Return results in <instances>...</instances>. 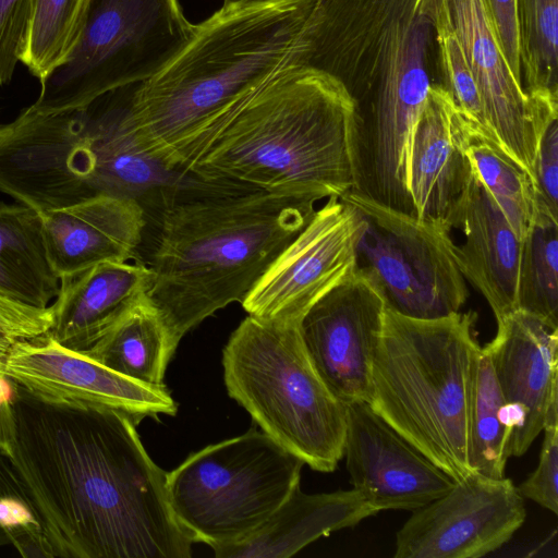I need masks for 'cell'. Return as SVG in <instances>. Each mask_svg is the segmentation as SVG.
Masks as SVG:
<instances>
[{
	"mask_svg": "<svg viewBox=\"0 0 558 558\" xmlns=\"http://www.w3.org/2000/svg\"><path fill=\"white\" fill-rule=\"evenodd\" d=\"M14 386V440L0 457V481L34 512L45 557H191L167 472L130 415L46 402Z\"/></svg>",
	"mask_w": 558,
	"mask_h": 558,
	"instance_id": "1",
	"label": "cell"
},
{
	"mask_svg": "<svg viewBox=\"0 0 558 558\" xmlns=\"http://www.w3.org/2000/svg\"><path fill=\"white\" fill-rule=\"evenodd\" d=\"M175 168L318 202L361 191L357 105L332 76L286 69L193 132Z\"/></svg>",
	"mask_w": 558,
	"mask_h": 558,
	"instance_id": "2",
	"label": "cell"
},
{
	"mask_svg": "<svg viewBox=\"0 0 558 558\" xmlns=\"http://www.w3.org/2000/svg\"><path fill=\"white\" fill-rule=\"evenodd\" d=\"M315 198L190 173L155 214L146 298L175 345L217 311L242 302L316 210Z\"/></svg>",
	"mask_w": 558,
	"mask_h": 558,
	"instance_id": "3",
	"label": "cell"
},
{
	"mask_svg": "<svg viewBox=\"0 0 558 558\" xmlns=\"http://www.w3.org/2000/svg\"><path fill=\"white\" fill-rule=\"evenodd\" d=\"M315 0L221 7L160 72L136 84L126 122L137 145L171 170L184 141L282 72Z\"/></svg>",
	"mask_w": 558,
	"mask_h": 558,
	"instance_id": "4",
	"label": "cell"
},
{
	"mask_svg": "<svg viewBox=\"0 0 558 558\" xmlns=\"http://www.w3.org/2000/svg\"><path fill=\"white\" fill-rule=\"evenodd\" d=\"M135 85L76 108L32 105L0 125V192L39 213L101 195L155 209L186 173L167 168L135 142L126 122Z\"/></svg>",
	"mask_w": 558,
	"mask_h": 558,
	"instance_id": "5",
	"label": "cell"
},
{
	"mask_svg": "<svg viewBox=\"0 0 558 558\" xmlns=\"http://www.w3.org/2000/svg\"><path fill=\"white\" fill-rule=\"evenodd\" d=\"M476 314L417 319L386 307L367 402L454 481L471 474L468 399Z\"/></svg>",
	"mask_w": 558,
	"mask_h": 558,
	"instance_id": "6",
	"label": "cell"
},
{
	"mask_svg": "<svg viewBox=\"0 0 558 558\" xmlns=\"http://www.w3.org/2000/svg\"><path fill=\"white\" fill-rule=\"evenodd\" d=\"M286 69L339 81L357 108L437 83L434 28L421 0H315Z\"/></svg>",
	"mask_w": 558,
	"mask_h": 558,
	"instance_id": "7",
	"label": "cell"
},
{
	"mask_svg": "<svg viewBox=\"0 0 558 558\" xmlns=\"http://www.w3.org/2000/svg\"><path fill=\"white\" fill-rule=\"evenodd\" d=\"M228 393L263 432L319 472L343 458L347 408L328 389L298 325L247 315L222 353Z\"/></svg>",
	"mask_w": 558,
	"mask_h": 558,
	"instance_id": "8",
	"label": "cell"
},
{
	"mask_svg": "<svg viewBox=\"0 0 558 558\" xmlns=\"http://www.w3.org/2000/svg\"><path fill=\"white\" fill-rule=\"evenodd\" d=\"M304 461L255 428L209 445L167 473L171 511L192 542L211 548L258 529L300 485Z\"/></svg>",
	"mask_w": 558,
	"mask_h": 558,
	"instance_id": "9",
	"label": "cell"
},
{
	"mask_svg": "<svg viewBox=\"0 0 558 558\" xmlns=\"http://www.w3.org/2000/svg\"><path fill=\"white\" fill-rule=\"evenodd\" d=\"M196 31L179 0H89L74 51L40 83L33 106L82 107L108 92L145 82L177 57Z\"/></svg>",
	"mask_w": 558,
	"mask_h": 558,
	"instance_id": "10",
	"label": "cell"
},
{
	"mask_svg": "<svg viewBox=\"0 0 558 558\" xmlns=\"http://www.w3.org/2000/svg\"><path fill=\"white\" fill-rule=\"evenodd\" d=\"M341 198L364 218L357 267L375 278L387 308L417 319L460 312L469 292L448 227L387 206L360 191Z\"/></svg>",
	"mask_w": 558,
	"mask_h": 558,
	"instance_id": "11",
	"label": "cell"
},
{
	"mask_svg": "<svg viewBox=\"0 0 558 558\" xmlns=\"http://www.w3.org/2000/svg\"><path fill=\"white\" fill-rule=\"evenodd\" d=\"M361 213L329 197L279 253L241 302L247 315L298 325L310 307L357 268Z\"/></svg>",
	"mask_w": 558,
	"mask_h": 558,
	"instance_id": "12",
	"label": "cell"
},
{
	"mask_svg": "<svg viewBox=\"0 0 558 558\" xmlns=\"http://www.w3.org/2000/svg\"><path fill=\"white\" fill-rule=\"evenodd\" d=\"M524 498L506 477L471 473L413 510L396 537V558H480L524 523Z\"/></svg>",
	"mask_w": 558,
	"mask_h": 558,
	"instance_id": "13",
	"label": "cell"
},
{
	"mask_svg": "<svg viewBox=\"0 0 558 558\" xmlns=\"http://www.w3.org/2000/svg\"><path fill=\"white\" fill-rule=\"evenodd\" d=\"M386 307L375 278L357 267L314 303L298 324L311 363L345 405L367 402Z\"/></svg>",
	"mask_w": 558,
	"mask_h": 558,
	"instance_id": "14",
	"label": "cell"
},
{
	"mask_svg": "<svg viewBox=\"0 0 558 558\" xmlns=\"http://www.w3.org/2000/svg\"><path fill=\"white\" fill-rule=\"evenodd\" d=\"M2 373L43 401L117 410L137 424L147 416H172L178 411L166 386L128 378L64 347L48 332L14 342L4 357Z\"/></svg>",
	"mask_w": 558,
	"mask_h": 558,
	"instance_id": "15",
	"label": "cell"
},
{
	"mask_svg": "<svg viewBox=\"0 0 558 558\" xmlns=\"http://www.w3.org/2000/svg\"><path fill=\"white\" fill-rule=\"evenodd\" d=\"M428 1L461 46L482 98L486 129L532 175L539 137L558 119V108L524 92L505 57L486 0Z\"/></svg>",
	"mask_w": 558,
	"mask_h": 558,
	"instance_id": "16",
	"label": "cell"
},
{
	"mask_svg": "<svg viewBox=\"0 0 558 558\" xmlns=\"http://www.w3.org/2000/svg\"><path fill=\"white\" fill-rule=\"evenodd\" d=\"M345 465L350 482L379 512L416 510L446 494L454 480L373 411L345 405Z\"/></svg>",
	"mask_w": 558,
	"mask_h": 558,
	"instance_id": "17",
	"label": "cell"
},
{
	"mask_svg": "<svg viewBox=\"0 0 558 558\" xmlns=\"http://www.w3.org/2000/svg\"><path fill=\"white\" fill-rule=\"evenodd\" d=\"M497 325L496 336L483 349L512 425L509 457H521L543 430L548 408L558 398V328L521 310Z\"/></svg>",
	"mask_w": 558,
	"mask_h": 558,
	"instance_id": "18",
	"label": "cell"
},
{
	"mask_svg": "<svg viewBox=\"0 0 558 558\" xmlns=\"http://www.w3.org/2000/svg\"><path fill=\"white\" fill-rule=\"evenodd\" d=\"M446 225L462 232L464 242L452 245L456 262L496 320L518 310L522 240L473 171Z\"/></svg>",
	"mask_w": 558,
	"mask_h": 558,
	"instance_id": "19",
	"label": "cell"
},
{
	"mask_svg": "<svg viewBox=\"0 0 558 558\" xmlns=\"http://www.w3.org/2000/svg\"><path fill=\"white\" fill-rule=\"evenodd\" d=\"M40 214L48 256L59 278L105 262L133 260L147 226L138 202L109 195Z\"/></svg>",
	"mask_w": 558,
	"mask_h": 558,
	"instance_id": "20",
	"label": "cell"
},
{
	"mask_svg": "<svg viewBox=\"0 0 558 558\" xmlns=\"http://www.w3.org/2000/svg\"><path fill=\"white\" fill-rule=\"evenodd\" d=\"M151 274L140 260L105 262L60 278L48 333L89 353L146 295Z\"/></svg>",
	"mask_w": 558,
	"mask_h": 558,
	"instance_id": "21",
	"label": "cell"
},
{
	"mask_svg": "<svg viewBox=\"0 0 558 558\" xmlns=\"http://www.w3.org/2000/svg\"><path fill=\"white\" fill-rule=\"evenodd\" d=\"M456 111L449 94L433 83L414 131L410 160L413 215L446 227L472 173L456 138Z\"/></svg>",
	"mask_w": 558,
	"mask_h": 558,
	"instance_id": "22",
	"label": "cell"
},
{
	"mask_svg": "<svg viewBox=\"0 0 558 558\" xmlns=\"http://www.w3.org/2000/svg\"><path fill=\"white\" fill-rule=\"evenodd\" d=\"M376 513L354 488L310 495L299 485L252 534L213 549L217 558H288L317 538Z\"/></svg>",
	"mask_w": 558,
	"mask_h": 558,
	"instance_id": "23",
	"label": "cell"
},
{
	"mask_svg": "<svg viewBox=\"0 0 558 558\" xmlns=\"http://www.w3.org/2000/svg\"><path fill=\"white\" fill-rule=\"evenodd\" d=\"M59 289L60 278L48 256L41 214L21 203H0V292L46 308Z\"/></svg>",
	"mask_w": 558,
	"mask_h": 558,
	"instance_id": "24",
	"label": "cell"
},
{
	"mask_svg": "<svg viewBox=\"0 0 558 558\" xmlns=\"http://www.w3.org/2000/svg\"><path fill=\"white\" fill-rule=\"evenodd\" d=\"M457 142L473 173L523 240L536 217V192L531 173L480 123L457 107Z\"/></svg>",
	"mask_w": 558,
	"mask_h": 558,
	"instance_id": "25",
	"label": "cell"
},
{
	"mask_svg": "<svg viewBox=\"0 0 558 558\" xmlns=\"http://www.w3.org/2000/svg\"><path fill=\"white\" fill-rule=\"evenodd\" d=\"M177 347L145 295L86 355L128 378L163 387L166 368Z\"/></svg>",
	"mask_w": 558,
	"mask_h": 558,
	"instance_id": "26",
	"label": "cell"
},
{
	"mask_svg": "<svg viewBox=\"0 0 558 558\" xmlns=\"http://www.w3.org/2000/svg\"><path fill=\"white\" fill-rule=\"evenodd\" d=\"M511 430L508 408L489 356L478 345L473 356L468 399V462L471 472L490 478L505 477Z\"/></svg>",
	"mask_w": 558,
	"mask_h": 558,
	"instance_id": "27",
	"label": "cell"
},
{
	"mask_svg": "<svg viewBox=\"0 0 558 558\" xmlns=\"http://www.w3.org/2000/svg\"><path fill=\"white\" fill-rule=\"evenodd\" d=\"M521 85L558 108V0H517Z\"/></svg>",
	"mask_w": 558,
	"mask_h": 558,
	"instance_id": "28",
	"label": "cell"
},
{
	"mask_svg": "<svg viewBox=\"0 0 558 558\" xmlns=\"http://www.w3.org/2000/svg\"><path fill=\"white\" fill-rule=\"evenodd\" d=\"M89 0H35L20 62L39 83L66 62L84 29Z\"/></svg>",
	"mask_w": 558,
	"mask_h": 558,
	"instance_id": "29",
	"label": "cell"
},
{
	"mask_svg": "<svg viewBox=\"0 0 558 558\" xmlns=\"http://www.w3.org/2000/svg\"><path fill=\"white\" fill-rule=\"evenodd\" d=\"M518 310L558 328V217L539 209L522 240Z\"/></svg>",
	"mask_w": 558,
	"mask_h": 558,
	"instance_id": "30",
	"label": "cell"
},
{
	"mask_svg": "<svg viewBox=\"0 0 558 558\" xmlns=\"http://www.w3.org/2000/svg\"><path fill=\"white\" fill-rule=\"evenodd\" d=\"M539 460L534 472L519 486L518 493L543 508L558 513V398L548 408Z\"/></svg>",
	"mask_w": 558,
	"mask_h": 558,
	"instance_id": "31",
	"label": "cell"
},
{
	"mask_svg": "<svg viewBox=\"0 0 558 558\" xmlns=\"http://www.w3.org/2000/svg\"><path fill=\"white\" fill-rule=\"evenodd\" d=\"M0 531L23 557H45L41 527L32 509L16 494H0Z\"/></svg>",
	"mask_w": 558,
	"mask_h": 558,
	"instance_id": "32",
	"label": "cell"
},
{
	"mask_svg": "<svg viewBox=\"0 0 558 558\" xmlns=\"http://www.w3.org/2000/svg\"><path fill=\"white\" fill-rule=\"evenodd\" d=\"M52 325L51 306L38 308L0 292V356L5 357L12 344L36 338Z\"/></svg>",
	"mask_w": 558,
	"mask_h": 558,
	"instance_id": "33",
	"label": "cell"
},
{
	"mask_svg": "<svg viewBox=\"0 0 558 558\" xmlns=\"http://www.w3.org/2000/svg\"><path fill=\"white\" fill-rule=\"evenodd\" d=\"M35 0H0V85L11 81Z\"/></svg>",
	"mask_w": 558,
	"mask_h": 558,
	"instance_id": "34",
	"label": "cell"
},
{
	"mask_svg": "<svg viewBox=\"0 0 558 558\" xmlns=\"http://www.w3.org/2000/svg\"><path fill=\"white\" fill-rule=\"evenodd\" d=\"M532 177L536 209L558 217V119L553 120L539 137Z\"/></svg>",
	"mask_w": 558,
	"mask_h": 558,
	"instance_id": "35",
	"label": "cell"
},
{
	"mask_svg": "<svg viewBox=\"0 0 558 558\" xmlns=\"http://www.w3.org/2000/svg\"><path fill=\"white\" fill-rule=\"evenodd\" d=\"M486 3L508 64L521 82L517 0H486Z\"/></svg>",
	"mask_w": 558,
	"mask_h": 558,
	"instance_id": "36",
	"label": "cell"
},
{
	"mask_svg": "<svg viewBox=\"0 0 558 558\" xmlns=\"http://www.w3.org/2000/svg\"><path fill=\"white\" fill-rule=\"evenodd\" d=\"M14 393V383L0 373V457H8L12 450L15 433Z\"/></svg>",
	"mask_w": 558,
	"mask_h": 558,
	"instance_id": "37",
	"label": "cell"
},
{
	"mask_svg": "<svg viewBox=\"0 0 558 558\" xmlns=\"http://www.w3.org/2000/svg\"><path fill=\"white\" fill-rule=\"evenodd\" d=\"M263 0H223L222 7L233 5V4H244V3H253L259 2Z\"/></svg>",
	"mask_w": 558,
	"mask_h": 558,
	"instance_id": "38",
	"label": "cell"
},
{
	"mask_svg": "<svg viewBox=\"0 0 558 558\" xmlns=\"http://www.w3.org/2000/svg\"><path fill=\"white\" fill-rule=\"evenodd\" d=\"M3 361H4V359H2V357L0 356V373H2V364H3Z\"/></svg>",
	"mask_w": 558,
	"mask_h": 558,
	"instance_id": "39",
	"label": "cell"
}]
</instances>
